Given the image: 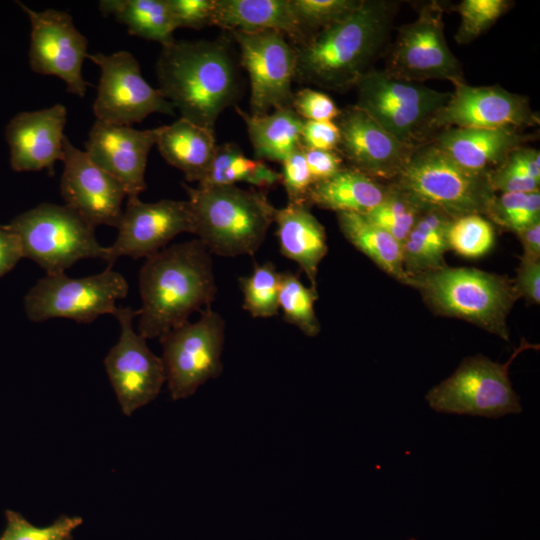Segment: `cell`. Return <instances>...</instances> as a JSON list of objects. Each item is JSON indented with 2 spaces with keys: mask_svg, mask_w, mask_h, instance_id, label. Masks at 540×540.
<instances>
[{
  "mask_svg": "<svg viewBox=\"0 0 540 540\" xmlns=\"http://www.w3.org/2000/svg\"><path fill=\"white\" fill-rule=\"evenodd\" d=\"M400 5L362 0L343 20L294 45L295 79L337 92L354 88L384 52Z\"/></svg>",
  "mask_w": 540,
  "mask_h": 540,
  "instance_id": "obj_1",
  "label": "cell"
},
{
  "mask_svg": "<svg viewBox=\"0 0 540 540\" xmlns=\"http://www.w3.org/2000/svg\"><path fill=\"white\" fill-rule=\"evenodd\" d=\"M156 76L158 89L180 117L211 131L241 93L238 63L225 37L162 46Z\"/></svg>",
  "mask_w": 540,
  "mask_h": 540,
  "instance_id": "obj_2",
  "label": "cell"
},
{
  "mask_svg": "<svg viewBox=\"0 0 540 540\" xmlns=\"http://www.w3.org/2000/svg\"><path fill=\"white\" fill-rule=\"evenodd\" d=\"M139 293L138 333L160 338L211 308L217 294L212 254L197 238L167 246L143 263Z\"/></svg>",
  "mask_w": 540,
  "mask_h": 540,
  "instance_id": "obj_3",
  "label": "cell"
},
{
  "mask_svg": "<svg viewBox=\"0 0 540 540\" xmlns=\"http://www.w3.org/2000/svg\"><path fill=\"white\" fill-rule=\"evenodd\" d=\"M182 186L188 194L192 234L211 254L236 257L256 253L276 211L266 192L236 185Z\"/></svg>",
  "mask_w": 540,
  "mask_h": 540,
  "instance_id": "obj_4",
  "label": "cell"
},
{
  "mask_svg": "<svg viewBox=\"0 0 540 540\" xmlns=\"http://www.w3.org/2000/svg\"><path fill=\"white\" fill-rule=\"evenodd\" d=\"M438 315L462 319L509 342L507 318L520 298L514 280L471 267H449L408 277Z\"/></svg>",
  "mask_w": 540,
  "mask_h": 540,
  "instance_id": "obj_5",
  "label": "cell"
},
{
  "mask_svg": "<svg viewBox=\"0 0 540 540\" xmlns=\"http://www.w3.org/2000/svg\"><path fill=\"white\" fill-rule=\"evenodd\" d=\"M487 174L459 166L428 141L412 151L388 183L422 211L436 210L453 219L469 214L486 217L496 196Z\"/></svg>",
  "mask_w": 540,
  "mask_h": 540,
  "instance_id": "obj_6",
  "label": "cell"
},
{
  "mask_svg": "<svg viewBox=\"0 0 540 540\" xmlns=\"http://www.w3.org/2000/svg\"><path fill=\"white\" fill-rule=\"evenodd\" d=\"M354 88V105L399 141L413 147L431 139L432 120L451 97V92L397 79L375 68Z\"/></svg>",
  "mask_w": 540,
  "mask_h": 540,
  "instance_id": "obj_7",
  "label": "cell"
},
{
  "mask_svg": "<svg viewBox=\"0 0 540 540\" xmlns=\"http://www.w3.org/2000/svg\"><path fill=\"white\" fill-rule=\"evenodd\" d=\"M6 225L18 235L23 257L46 275L64 273L82 259L105 261L107 247L97 241L95 228L65 205L41 203Z\"/></svg>",
  "mask_w": 540,
  "mask_h": 540,
  "instance_id": "obj_8",
  "label": "cell"
},
{
  "mask_svg": "<svg viewBox=\"0 0 540 540\" xmlns=\"http://www.w3.org/2000/svg\"><path fill=\"white\" fill-rule=\"evenodd\" d=\"M538 348L522 339L506 363L475 355L462 360L454 373L432 387L425 399L431 409L440 413L499 418L522 411L514 391L509 367L526 349Z\"/></svg>",
  "mask_w": 540,
  "mask_h": 540,
  "instance_id": "obj_9",
  "label": "cell"
},
{
  "mask_svg": "<svg viewBox=\"0 0 540 540\" xmlns=\"http://www.w3.org/2000/svg\"><path fill=\"white\" fill-rule=\"evenodd\" d=\"M127 293L125 277L112 267L81 278L45 275L25 295L24 307L27 318L35 323L66 318L88 324L101 315H113L117 301Z\"/></svg>",
  "mask_w": 540,
  "mask_h": 540,
  "instance_id": "obj_10",
  "label": "cell"
},
{
  "mask_svg": "<svg viewBox=\"0 0 540 540\" xmlns=\"http://www.w3.org/2000/svg\"><path fill=\"white\" fill-rule=\"evenodd\" d=\"M224 318L212 308L200 311L195 322H186L161 336L165 379L173 400L192 396L223 371Z\"/></svg>",
  "mask_w": 540,
  "mask_h": 540,
  "instance_id": "obj_11",
  "label": "cell"
},
{
  "mask_svg": "<svg viewBox=\"0 0 540 540\" xmlns=\"http://www.w3.org/2000/svg\"><path fill=\"white\" fill-rule=\"evenodd\" d=\"M444 11L438 1L425 3L413 21L399 28L383 69L388 75L418 83L465 82L462 66L445 39Z\"/></svg>",
  "mask_w": 540,
  "mask_h": 540,
  "instance_id": "obj_12",
  "label": "cell"
},
{
  "mask_svg": "<svg viewBox=\"0 0 540 540\" xmlns=\"http://www.w3.org/2000/svg\"><path fill=\"white\" fill-rule=\"evenodd\" d=\"M100 69L93 113L97 121L132 126L153 113L175 115L174 106L142 76L136 58L122 50L88 54Z\"/></svg>",
  "mask_w": 540,
  "mask_h": 540,
  "instance_id": "obj_13",
  "label": "cell"
},
{
  "mask_svg": "<svg viewBox=\"0 0 540 540\" xmlns=\"http://www.w3.org/2000/svg\"><path fill=\"white\" fill-rule=\"evenodd\" d=\"M239 47L240 66L250 83V114L291 108L296 73V51L286 36L274 30L231 31Z\"/></svg>",
  "mask_w": 540,
  "mask_h": 540,
  "instance_id": "obj_14",
  "label": "cell"
},
{
  "mask_svg": "<svg viewBox=\"0 0 540 540\" xmlns=\"http://www.w3.org/2000/svg\"><path fill=\"white\" fill-rule=\"evenodd\" d=\"M139 310L118 306L113 313L120 336L105 357L104 365L122 412L130 416L153 401L166 382L161 357L147 346L133 328Z\"/></svg>",
  "mask_w": 540,
  "mask_h": 540,
  "instance_id": "obj_15",
  "label": "cell"
},
{
  "mask_svg": "<svg viewBox=\"0 0 540 540\" xmlns=\"http://www.w3.org/2000/svg\"><path fill=\"white\" fill-rule=\"evenodd\" d=\"M18 5L27 14L31 24L29 65L41 75L63 80L69 93L84 97L87 86L82 65L87 57L88 41L76 28L72 16L55 9L35 11Z\"/></svg>",
  "mask_w": 540,
  "mask_h": 540,
  "instance_id": "obj_16",
  "label": "cell"
},
{
  "mask_svg": "<svg viewBox=\"0 0 540 540\" xmlns=\"http://www.w3.org/2000/svg\"><path fill=\"white\" fill-rule=\"evenodd\" d=\"M117 230L115 241L107 247L108 267L122 256L147 258L166 248L177 235L192 234L189 202L173 199L143 202L139 197L127 198Z\"/></svg>",
  "mask_w": 540,
  "mask_h": 540,
  "instance_id": "obj_17",
  "label": "cell"
},
{
  "mask_svg": "<svg viewBox=\"0 0 540 540\" xmlns=\"http://www.w3.org/2000/svg\"><path fill=\"white\" fill-rule=\"evenodd\" d=\"M539 123V115L526 96L499 85L470 86L464 82L454 86L450 99L434 116L431 129L433 135L448 127L524 130Z\"/></svg>",
  "mask_w": 540,
  "mask_h": 540,
  "instance_id": "obj_18",
  "label": "cell"
},
{
  "mask_svg": "<svg viewBox=\"0 0 540 540\" xmlns=\"http://www.w3.org/2000/svg\"><path fill=\"white\" fill-rule=\"evenodd\" d=\"M64 170L60 193L65 206L93 228L108 225L117 228L126 193L110 174L91 161L85 151L64 139Z\"/></svg>",
  "mask_w": 540,
  "mask_h": 540,
  "instance_id": "obj_19",
  "label": "cell"
},
{
  "mask_svg": "<svg viewBox=\"0 0 540 540\" xmlns=\"http://www.w3.org/2000/svg\"><path fill=\"white\" fill-rule=\"evenodd\" d=\"M335 123L338 152L349 167L379 181H392L417 147L399 141L355 105L342 109Z\"/></svg>",
  "mask_w": 540,
  "mask_h": 540,
  "instance_id": "obj_20",
  "label": "cell"
},
{
  "mask_svg": "<svg viewBox=\"0 0 540 540\" xmlns=\"http://www.w3.org/2000/svg\"><path fill=\"white\" fill-rule=\"evenodd\" d=\"M156 139L157 128L138 130L96 120L85 142V152L122 185L127 198L139 197L147 188L145 171Z\"/></svg>",
  "mask_w": 540,
  "mask_h": 540,
  "instance_id": "obj_21",
  "label": "cell"
},
{
  "mask_svg": "<svg viewBox=\"0 0 540 540\" xmlns=\"http://www.w3.org/2000/svg\"><path fill=\"white\" fill-rule=\"evenodd\" d=\"M66 121L67 109L60 103L15 115L5 129L11 168L16 172L46 169L53 175L64 154Z\"/></svg>",
  "mask_w": 540,
  "mask_h": 540,
  "instance_id": "obj_22",
  "label": "cell"
},
{
  "mask_svg": "<svg viewBox=\"0 0 540 540\" xmlns=\"http://www.w3.org/2000/svg\"><path fill=\"white\" fill-rule=\"evenodd\" d=\"M523 130L448 127L437 131L429 141L459 166L477 173H488L512 151L529 141Z\"/></svg>",
  "mask_w": 540,
  "mask_h": 540,
  "instance_id": "obj_23",
  "label": "cell"
},
{
  "mask_svg": "<svg viewBox=\"0 0 540 540\" xmlns=\"http://www.w3.org/2000/svg\"><path fill=\"white\" fill-rule=\"evenodd\" d=\"M274 223L281 254L297 263L310 285L317 287L318 268L328 245L325 228L310 211V205L288 202L276 209Z\"/></svg>",
  "mask_w": 540,
  "mask_h": 540,
  "instance_id": "obj_24",
  "label": "cell"
},
{
  "mask_svg": "<svg viewBox=\"0 0 540 540\" xmlns=\"http://www.w3.org/2000/svg\"><path fill=\"white\" fill-rule=\"evenodd\" d=\"M162 158L180 170L188 182L204 179L217 144L215 131L178 118L157 128L156 144Z\"/></svg>",
  "mask_w": 540,
  "mask_h": 540,
  "instance_id": "obj_25",
  "label": "cell"
},
{
  "mask_svg": "<svg viewBox=\"0 0 540 540\" xmlns=\"http://www.w3.org/2000/svg\"><path fill=\"white\" fill-rule=\"evenodd\" d=\"M212 25L227 32L274 30L293 45L303 40L290 0H215Z\"/></svg>",
  "mask_w": 540,
  "mask_h": 540,
  "instance_id": "obj_26",
  "label": "cell"
},
{
  "mask_svg": "<svg viewBox=\"0 0 540 540\" xmlns=\"http://www.w3.org/2000/svg\"><path fill=\"white\" fill-rule=\"evenodd\" d=\"M389 193L388 183L376 180L351 167H344L334 176L313 183L307 203L335 213L365 215L380 205Z\"/></svg>",
  "mask_w": 540,
  "mask_h": 540,
  "instance_id": "obj_27",
  "label": "cell"
},
{
  "mask_svg": "<svg viewBox=\"0 0 540 540\" xmlns=\"http://www.w3.org/2000/svg\"><path fill=\"white\" fill-rule=\"evenodd\" d=\"M256 160L282 163L302 147L304 120L292 108L276 109L264 115L249 114L237 106Z\"/></svg>",
  "mask_w": 540,
  "mask_h": 540,
  "instance_id": "obj_28",
  "label": "cell"
},
{
  "mask_svg": "<svg viewBox=\"0 0 540 540\" xmlns=\"http://www.w3.org/2000/svg\"><path fill=\"white\" fill-rule=\"evenodd\" d=\"M336 217L341 233L357 250L383 272L406 284L402 245L392 235L362 214L339 212Z\"/></svg>",
  "mask_w": 540,
  "mask_h": 540,
  "instance_id": "obj_29",
  "label": "cell"
},
{
  "mask_svg": "<svg viewBox=\"0 0 540 540\" xmlns=\"http://www.w3.org/2000/svg\"><path fill=\"white\" fill-rule=\"evenodd\" d=\"M453 218L436 211H423L402 244L403 264L408 277L446 266L447 234Z\"/></svg>",
  "mask_w": 540,
  "mask_h": 540,
  "instance_id": "obj_30",
  "label": "cell"
},
{
  "mask_svg": "<svg viewBox=\"0 0 540 540\" xmlns=\"http://www.w3.org/2000/svg\"><path fill=\"white\" fill-rule=\"evenodd\" d=\"M99 10L125 25L131 35L160 43L175 41L176 30L167 0H102Z\"/></svg>",
  "mask_w": 540,
  "mask_h": 540,
  "instance_id": "obj_31",
  "label": "cell"
},
{
  "mask_svg": "<svg viewBox=\"0 0 540 540\" xmlns=\"http://www.w3.org/2000/svg\"><path fill=\"white\" fill-rule=\"evenodd\" d=\"M318 298L317 287L305 286L296 273L281 272L278 304L283 319L308 337L317 336L321 330L314 309Z\"/></svg>",
  "mask_w": 540,
  "mask_h": 540,
  "instance_id": "obj_32",
  "label": "cell"
},
{
  "mask_svg": "<svg viewBox=\"0 0 540 540\" xmlns=\"http://www.w3.org/2000/svg\"><path fill=\"white\" fill-rule=\"evenodd\" d=\"M280 274L276 266L267 261L255 264L252 273L238 278L243 295V309L253 318H269L279 310Z\"/></svg>",
  "mask_w": 540,
  "mask_h": 540,
  "instance_id": "obj_33",
  "label": "cell"
},
{
  "mask_svg": "<svg viewBox=\"0 0 540 540\" xmlns=\"http://www.w3.org/2000/svg\"><path fill=\"white\" fill-rule=\"evenodd\" d=\"M449 250L465 258L487 254L495 243L493 223L485 216L469 214L452 220L447 234Z\"/></svg>",
  "mask_w": 540,
  "mask_h": 540,
  "instance_id": "obj_34",
  "label": "cell"
},
{
  "mask_svg": "<svg viewBox=\"0 0 540 540\" xmlns=\"http://www.w3.org/2000/svg\"><path fill=\"white\" fill-rule=\"evenodd\" d=\"M361 1L290 0V6L303 40H305L349 16L358 8Z\"/></svg>",
  "mask_w": 540,
  "mask_h": 540,
  "instance_id": "obj_35",
  "label": "cell"
},
{
  "mask_svg": "<svg viewBox=\"0 0 540 540\" xmlns=\"http://www.w3.org/2000/svg\"><path fill=\"white\" fill-rule=\"evenodd\" d=\"M486 218L503 229L516 233L540 221V191L501 193L495 196Z\"/></svg>",
  "mask_w": 540,
  "mask_h": 540,
  "instance_id": "obj_36",
  "label": "cell"
},
{
  "mask_svg": "<svg viewBox=\"0 0 540 540\" xmlns=\"http://www.w3.org/2000/svg\"><path fill=\"white\" fill-rule=\"evenodd\" d=\"M388 185L385 200L365 216L402 245L423 211L390 183Z\"/></svg>",
  "mask_w": 540,
  "mask_h": 540,
  "instance_id": "obj_37",
  "label": "cell"
},
{
  "mask_svg": "<svg viewBox=\"0 0 540 540\" xmlns=\"http://www.w3.org/2000/svg\"><path fill=\"white\" fill-rule=\"evenodd\" d=\"M513 2L509 0H462L454 10L460 16L455 34L458 44H469L477 39L504 15Z\"/></svg>",
  "mask_w": 540,
  "mask_h": 540,
  "instance_id": "obj_38",
  "label": "cell"
},
{
  "mask_svg": "<svg viewBox=\"0 0 540 540\" xmlns=\"http://www.w3.org/2000/svg\"><path fill=\"white\" fill-rule=\"evenodd\" d=\"M6 528L0 540H70L73 531L82 523L80 517H61L45 527L34 526L21 514L7 510Z\"/></svg>",
  "mask_w": 540,
  "mask_h": 540,
  "instance_id": "obj_39",
  "label": "cell"
},
{
  "mask_svg": "<svg viewBox=\"0 0 540 540\" xmlns=\"http://www.w3.org/2000/svg\"><path fill=\"white\" fill-rule=\"evenodd\" d=\"M291 108L305 121H335L341 112L327 93L309 87L294 93Z\"/></svg>",
  "mask_w": 540,
  "mask_h": 540,
  "instance_id": "obj_40",
  "label": "cell"
},
{
  "mask_svg": "<svg viewBox=\"0 0 540 540\" xmlns=\"http://www.w3.org/2000/svg\"><path fill=\"white\" fill-rule=\"evenodd\" d=\"M281 164V183L287 194L288 202L307 203V194L313 181L307 167L303 147L293 152Z\"/></svg>",
  "mask_w": 540,
  "mask_h": 540,
  "instance_id": "obj_41",
  "label": "cell"
},
{
  "mask_svg": "<svg viewBox=\"0 0 540 540\" xmlns=\"http://www.w3.org/2000/svg\"><path fill=\"white\" fill-rule=\"evenodd\" d=\"M511 154V153H510ZM489 184L496 193H529L539 190L540 181L531 178L509 155L504 162L488 172Z\"/></svg>",
  "mask_w": 540,
  "mask_h": 540,
  "instance_id": "obj_42",
  "label": "cell"
},
{
  "mask_svg": "<svg viewBox=\"0 0 540 540\" xmlns=\"http://www.w3.org/2000/svg\"><path fill=\"white\" fill-rule=\"evenodd\" d=\"M175 28L212 26L215 0H167Z\"/></svg>",
  "mask_w": 540,
  "mask_h": 540,
  "instance_id": "obj_43",
  "label": "cell"
},
{
  "mask_svg": "<svg viewBox=\"0 0 540 540\" xmlns=\"http://www.w3.org/2000/svg\"><path fill=\"white\" fill-rule=\"evenodd\" d=\"M301 143L304 148L338 151L340 132L335 121H305Z\"/></svg>",
  "mask_w": 540,
  "mask_h": 540,
  "instance_id": "obj_44",
  "label": "cell"
},
{
  "mask_svg": "<svg viewBox=\"0 0 540 540\" xmlns=\"http://www.w3.org/2000/svg\"><path fill=\"white\" fill-rule=\"evenodd\" d=\"M513 280L520 297L531 304L540 303V259L522 255Z\"/></svg>",
  "mask_w": 540,
  "mask_h": 540,
  "instance_id": "obj_45",
  "label": "cell"
},
{
  "mask_svg": "<svg viewBox=\"0 0 540 540\" xmlns=\"http://www.w3.org/2000/svg\"><path fill=\"white\" fill-rule=\"evenodd\" d=\"M303 150L313 183L326 180L345 167L343 165L344 159L338 151L314 150L304 147Z\"/></svg>",
  "mask_w": 540,
  "mask_h": 540,
  "instance_id": "obj_46",
  "label": "cell"
},
{
  "mask_svg": "<svg viewBox=\"0 0 540 540\" xmlns=\"http://www.w3.org/2000/svg\"><path fill=\"white\" fill-rule=\"evenodd\" d=\"M241 153L240 147L234 143L217 145L208 171L198 186H223L226 170L232 161Z\"/></svg>",
  "mask_w": 540,
  "mask_h": 540,
  "instance_id": "obj_47",
  "label": "cell"
},
{
  "mask_svg": "<svg viewBox=\"0 0 540 540\" xmlns=\"http://www.w3.org/2000/svg\"><path fill=\"white\" fill-rule=\"evenodd\" d=\"M22 258L23 250L18 235L6 224L0 225V277L11 271Z\"/></svg>",
  "mask_w": 540,
  "mask_h": 540,
  "instance_id": "obj_48",
  "label": "cell"
},
{
  "mask_svg": "<svg viewBox=\"0 0 540 540\" xmlns=\"http://www.w3.org/2000/svg\"><path fill=\"white\" fill-rule=\"evenodd\" d=\"M510 155L531 178L540 181V153L538 149L523 145L512 151Z\"/></svg>",
  "mask_w": 540,
  "mask_h": 540,
  "instance_id": "obj_49",
  "label": "cell"
},
{
  "mask_svg": "<svg viewBox=\"0 0 540 540\" xmlns=\"http://www.w3.org/2000/svg\"><path fill=\"white\" fill-rule=\"evenodd\" d=\"M523 247V256L540 259V221L515 233Z\"/></svg>",
  "mask_w": 540,
  "mask_h": 540,
  "instance_id": "obj_50",
  "label": "cell"
},
{
  "mask_svg": "<svg viewBox=\"0 0 540 540\" xmlns=\"http://www.w3.org/2000/svg\"><path fill=\"white\" fill-rule=\"evenodd\" d=\"M280 182L281 173H278L261 160H257L255 169L246 180V183L260 190L272 188Z\"/></svg>",
  "mask_w": 540,
  "mask_h": 540,
  "instance_id": "obj_51",
  "label": "cell"
}]
</instances>
